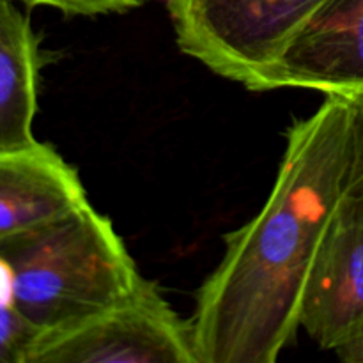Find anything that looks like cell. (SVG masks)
Returning <instances> with one entry per match:
<instances>
[{
    "instance_id": "obj_1",
    "label": "cell",
    "mask_w": 363,
    "mask_h": 363,
    "mask_svg": "<svg viewBox=\"0 0 363 363\" xmlns=\"http://www.w3.org/2000/svg\"><path fill=\"white\" fill-rule=\"evenodd\" d=\"M261 211L225 236L190 319L199 363H275L301 330L319 248L346 195L350 110L326 94L296 121Z\"/></svg>"
},
{
    "instance_id": "obj_2",
    "label": "cell",
    "mask_w": 363,
    "mask_h": 363,
    "mask_svg": "<svg viewBox=\"0 0 363 363\" xmlns=\"http://www.w3.org/2000/svg\"><path fill=\"white\" fill-rule=\"evenodd\" d=\"M18 311L43 335L130 296L142 275L112 220L91 204L0 243Z\"/></svg>"
},
{
    "instance_id": "obj_3",
    "label": "cell",
    "mask_w": 363,
    "mask_h": 363,
    "mask_svg": "<svg viewBox=\"0 0 363 363\" xmlns=\"http://www.w3.org/2000/svg\"><path fill=\"white\" fill-rule=\"evenodd\" d=\"M328 0H167L181 52L259 91L291 39Z\"/></svg>"
},
{
    "instance_id": "obj_4",
    "label": "cell",
    "mask_w": 363,
    "mask_h": 363,
    "mask_svg": "<svg viewBox=\"0 0 363 363\" xmlns=\"http://www.w3.org/2000/svg\"><path fill=\"white\" fill-rule=\"evenodd\" d=\"M30 363H199L190 321H183L155 282L113 307L39 339Z\"/></svg>"
},
{
    "instance_id": "obj_5",
    "label": "cell",
    "mask_w": 363,
    "mask_h": 363,
    "mask_svg": "<svg viewBox=\"0 0 363 363\" xmlns=\"http://www.w3.org/2000/svg\"><path fill=\"white\" fill-rule=\"evenodd\" d=\"M301 330L335 354L363 337V206L347 194L308 277Z\"/></svg>"
},
{
    "instance_id": "obj_6",
    "label": "cell",
    "mask_w": 363,
    "mask_h": 363,
    "mask_svg": "<svg viewBox=\"0 0 363 363\" xmlns=\"http://www.w3.org/2000/svg\"><path fill=\"white\" fill-rule=\"evenodd\" d=\"M363 87V0H328L291 39L259 92L311 89L342 94Z\"/></svg>"
},
{
    "instance_id": "obj_7",
    "label": "cell",
    "mask_w": 363,
    "mask_h": 363,
    "mask_svg": "<svg viewBox=\"0 0 363 363\" xmlns=\"http://www.w3.org/2000/svg\"><path fill=\"white\" fill-rule=\"evenodd\" d=\"M87 202L78 172L52 145L0 149V243Z\"/></svg>"
},
{
    "instance_id": "obj_8",
    "label": "cell",
    "mask_w": 363,
    "mask_h": 363,
    "mask_svg": "<svg viewBox=\"0 0 363 363\" xmlns=\"http://www.w3.org/2000/svg\"><path fill=\"white\" fill-rule=\"evenodd\" d=\"M41 64L28 16L13 0H0V149L35 142Z\"/></svg>"
},
{
    "instance_id": "obj_9",
    "label": "cell",
    "mask_w": 363,
    "mask_h": 363,
    "mask_svg": "<svg viewBox=\"0 0 363 363\" xmlns=\"http://www.w3.org/2000/svg\"><path fill=\"white\" fill-rule=\"evenodd\" d=\"M41 337L14 305L9 269L0 259V363H30Z\"/></svg>"
},
{
    "instance_id": "obj_10",
    "label": "cell",
    "mask_w": 363,
    "mask_h": 363,
    "mask_svg": "<svg viewBox=\"0 0 363 363\" xmlns=\"http://www.w3.org/2000/svg\"><path fill=\"white\" fill-rule=\"evenodd\" d=\"M350 110V172L346 194L363 206V87L342 92Z\"/></svg>"
},
{
    "instance_id": "obj_11",
    "label": "cell",
    "mask_w": 363,
    "mask_h": 363,
    "mask_svg": "<svg viewBox=\"0 0 363 363\" xmlns=\"http://www.w3.org/2000/svg\"><path fill=\"white\" fill-rule=\"evenodd\" d=\"M27 7H48L64 16H106L121 14L145 6L149 0H13Z\"/></svg>"
},
{
    "instance_id": "obj_12",
    "label": "cell",
    "mask_w": 363,
    "mask_h": 363,
    "mask_svg": "<svg viewBox=\"0 0 363 363\" xmlns=\"http://www.w3.org/2000/svg\"><path fill=\"white\" fill-rule=\"evenodd\" d=\"M337 357H339L342 362H347V363H363V337L360 340H357L354 344H351L350 347L340 351Z\"/></svg>"
}]
</instances>
